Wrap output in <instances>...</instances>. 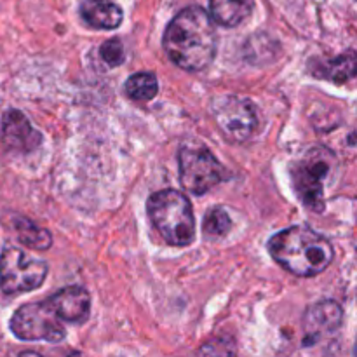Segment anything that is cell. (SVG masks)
Here are the masks:
<instances>
[{
    "instance_id": "6da1fadb",
    "label": "cell",
    "mask_w": 357,
    "mask_h": 357,
    "mask_svg": "<svg viewBox=\"0 0 357 357\" xmlns=\"http://www.w3.org/2000/svg\"><path fill=\"white\" fill-rule=\"evenodd\" d=\"M162 45L171 61L180 68L187 72H201L208 68L216 54V30L213 17L202 7H187L167 24Z\"/></svg>"
},
{
    "instance_id": "7a4b0ae2",
    "label": "cell",
    "mask_w": 357,
    "mask_h": 357,
    "mask_svg": "<svg viewBox=\"0 0 357 357\" xmlns=\"http://www.w3.org/2000/svg\"><path fill=\"white\" fill-rule=\"evenodd\" d=\"M268 253L289 274L312 278L333 261L335 251L330 241L305 225L281 230L268 241Z\"/></svg>"
},
{
    "instance_id": "3957f363",
    "label": "cell",
    "mask_w": 357,
    "mask_h": 357,
    "mask_svg": "<svg viewBox=\"0 0 357 357\" xmlns=\"http://www.w3.org/2000/svg\"><path fill=\"white\" fill-rule=\"evenodd\" d=\"M152 225L171 246L185 248L194 243L195 220L187 195L167 188L152 194L146 202Z\"/></svg>"
},
{
    "instance_id": "277c9868",
    "label": "cell",
    "mask_w": 357,
    "mask_h": 357,
    "mask_svg": "<svg viewBox=\"0 0 357 357\" xmlns=\"http://www.w3.org/2000/svg\"><path fill=\"white\" fill-rule=\"evenodd\" d=\"M337 166V157L324 146H314L291 167V183L300 201L312 211L324 209V187Z\"/></svg>"
},
{
    "instance_id": "5b68a950",
    "label": "cell",
    "mask_w": 357,
    "mask_h": 357,
    "mask_svg": "<svg viewBox=\"0 0 357 357\" xmlns=\"http://www.w3.org/2000/svg\"><path fill=\"white\" fill-rule=\"evenodd\" d=\"M47 264L16 246H7L0 255V286L7 295L33 291L47 278Z\"/></svg>"
},
{
    "instance_id": "8992f818",
    "label": "cell",
    "mask_w": 357,
    "mask_h": 357,
    "mask_svg": "<svg viewBox=\"0 0 357 357\" xmlns=\"http://www.w3.org/2000/svg\"><path fill=\"white\" fill-rule=\"evenodd\" d=\"M9 328L14 337L24 342L44 340L58 344L66 337L63 321L56 316L47 302L21 305L10 317Z\"/></svg>"
},
{
    "instance_id": "52a82bcc",
    "label": "cell",
    "mask_w": 357,
    "mask_h": 357,
    "mask_svg": "<svg viewBox=\"0 0 357 357\" xmlns=\"http://www.w3.org/2000/svg\"><path fill=\"white\" fill-rule=\"evenodd\" d=\"M181 187L202 195L225 180V169L206 146H183L178 153Z\"/></svg>"
},
{
    "instance_id": "ba28073f",
    "label": "cell",
    "mask_w": 357,
    "mask_h": 357,
    "mask_svg": "<svg viewBox=\"0 0 357 357\" xmlns=\"http://www.w3.org/2000/svg\"><path fill=\"white\" fill-rule=\"evenodd\" d=\"M216 126L230 142H246L258 128L257 108L250 100L232 96H218L211 105Z\"/></svg>"
},
{
    "instance_id": "9c48e42d",
    "label": "cell",
    "mask_w": 357,
    "mask_h": 357,
    "mask_svg": "<svg viewBox=\"0 0 357 357\" xmlns=\"http://www.w3.org/2000/svg\"><path fill=\"white\" fill-rule=\"evenodd\" d=\"M2 142L20 152H31L42 143V135L20 110H7L2 117Z\"/></svg>"
},
{
    "instance_id": "30bf717a",
    "label": "cell",
    "mask_w": 357,
    "mask_h": 357,
    "mask_svg": "<svg viewBox=\"0 0 357 357\" xmlns=\"http://www.w3.org/2000/svg\"><path fill=\"white\" fill-rule=\"evenodd\" d=\"M45 302L54 310L56 316L65 323L80 324L87 321L91 314V295L87 293V289L79 288V286L61 289Z\"/></svg>"
},
{
    "instance_id": "8fae6325",
    "label": "cell",
    "mask_w": 357,
    "mask_h": 357,
    "mask_svg": "<svg viewBox=\"0 0 357 357\" xmlns=\"http://www.w3.org/2000/svg\"><path fill=\"white\" fill-rule=\"evenodd\" d=\"M342 307L337 302L324 300V302L316 303L310 307L309 312L303 319V328L305 333L312 338L321 337V335H330L337 331L342 324Z\"/></svg>"
},
{
    "instance_id": "7c38bea8",
    "label": "cell",
    "mask_w": 357,
    "mask_h": 357,
    "mask_svg": "<svg viewBox=\"0 0 357 357\" xmlns=\"http://www.w3.org/2000/svg\"><path fill=\"white\" fill-rule=\"evenodd\" d=\"M80 16L98 30H115L122 23V9L110 0H86L80 6Z\"/></svg>"
},
{
    "instance_id": "4fadbf2b",
    "label": "cell",
    "mask_w": 357,
    "mask_h": 357,
    "mask_svg": "<svg viewBox=\"0 0 357 357\" xmlns=\"http://www.w3.org/2000/svg\"><path fill=\"white\" fill-rule=\"evenodd\" d=\"M310 72L319 79L331 80V82H347L356 75V54L349 51L347 54L337 56L333 59H316L310 61Z\"/></svg>"
},
{
    "instance_id": "5bb4252c",
    "label": "cell",
    "mask_w": 357,
    "mask_h": 357,
    "mask_svg": "<svg viewBox=\"0 0 357 357\" xmlns=\"http://www.w3.org/2000/svg\"><path fill=\"white\" fill-rule=\"evenodd\" d=\"M255 0H209L211 17L227 28L239 26L251 16Z\"/></svg>"
},
{
    "instance_id": "9a60e30c",
    "label": "cell",
    "mask_w": 357,
    "mask_h": 357,
    "mask_svg": "<svg viewBox=\"0 0 357 357\" xmlns=\"http://www.w3.org/2000/svg\"><path fill=\"white\" fill-rule=\"evenodd\" d=\"M14 229H16L17 239L24 244V246H30L31 250L44 251L49 250L52 244V237L49 234V230L42 229L37 223H33L28 218H17L14 222Z\"/></svg>"
},
{
    "instance_id": "2e32d148",
    "label": "cell",
    "mask_w": 357,
    "mask_h": 357,
    "mask_svg": "<svg viewBox=\"0 0 357 357\" xmlns=\"http://www.w3.org/2000/svg\"><path fill=\"white\" fill-rule=\"evenodd\" d=\"M159 84L153 73L139 72L135 73L126 82V93L135 101H150L157 96Z\"/></svg>"
},
{
    "instance_id": "e0dca14e",
    "label": "cell",
    "mask_w": 357,
    "mask_h": 357,
    "mask_svg": "<svg viewBox=\"0 0 357 357\" xmlns=\"http://www.w3.org/2000/svg\"><path fill=\"white\" fill-rule=\"evenodd\" d=\"M204 234L208 237H222L232 227V220H230L229 213L222 208H213L211 211L206 215L204 218Z\"/></svg>"
},
{
    "instance_id": "ac0fdd59",
    "label": "cell",
    "mask_w": 357,
    "mask_h": 357,
    "mask_svg": "<svg viewBox=\"0 0 357 357\" xmlns=\"http://www.w3.org/2000/svg\"><path fill=\"white\" fill-rule=\"evenodd\" d=\"M100 56L107 65L117 66L124 61V47L119 38H110V40L103 42L100 49Z\"/></svg>"
}]
</instances>
